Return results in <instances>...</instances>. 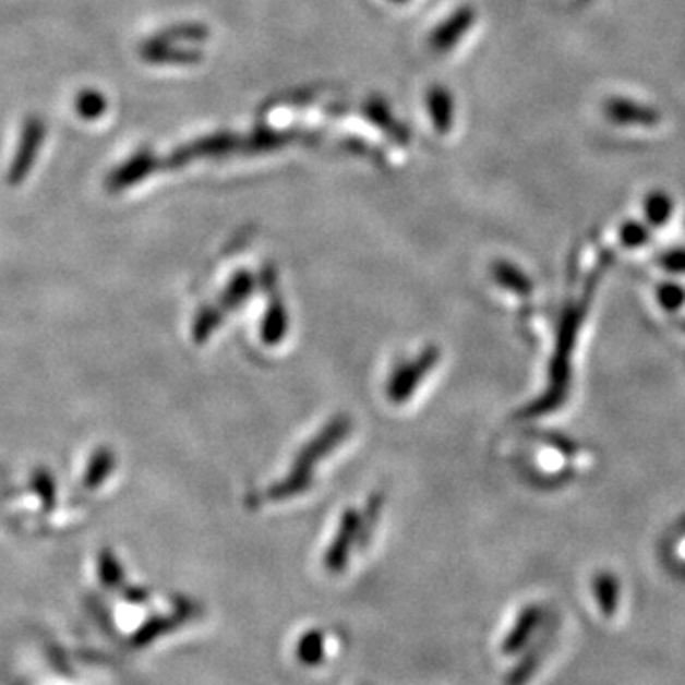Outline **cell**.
<instances>
[{
	"mask_svg": "<svg viewBox=\"0 0 685 685\" xmlns=\"http://www.w3.org/2000/svg\"><path fill=\"white\" fill-rule=\"evenodd\" d=\"M587 311V299L579 305L569 307L562 326H560L558 341H556V350L551 362L552 387L549 395L544 396L541 402L537 404L533 410L537 413L552 410L556 408L564 398H566L567 385H569V372H572V357H574L575 342H577V334L581 328L582 316Z\"/></svg>",
	"mask_w": 685,
	"mask_h": 685,
	"instance_id": "1",
	"label": "cell"
},
{
	"mask_svg": "<svg viewBox=\"0 0 685 685\" xmlns=\"http://www.w3.org/2000/svg\"><path fill=\"white\" fill-rule=\"evenodd\" d=\"M603 115L617 127L656 128L661 122V112L657 109L626 97L605 99Z\"/></svg>",
	"mask_w": 685,
	"mask_h": 685,
	"instance_id": "2",
	"label": "cell"
},
{
	"mask_svg": "<svg viewBox=\"0 0 685 685\" xmlns=\"http://www.w3.org/2000/svg\"><path fill=\"white\" fill-rule=\"evenodd\" d=\"M99 577L107 587H117L120 579H122V569H120L119 562L115 560L111 552L105 551L99 556Z\"/></svg>",
	"mask_w": 685,
	"mask_h": 685,
	"instance_id": "12",
	"label": "cell"
},
{
	"mask_svg": "<svg viewBox=\"0 0 685 685\" xmlns=\"http://www.w3.org/2000/svg\"><path fill=\"white\" fill-rule=\"evenodd\" d=\"M618 239L623 242V247L626 248L644 247V244H648L649 240L648 227L638 224V221H626V224L618 229Z\"/></svg>",
	"mask_w": 685,
	"mask_h": 685,
	"instance_id": "10",
	"label": "cell"
},
{
	"mask_svg": "<svg viewBox=\"0 0 685 685\" xmlns=\"http://www.w3.org/2000/svg\"><path fill=\"white\" fill-rule=\"evenodd\" d=\"M657 298H659V303L663 305V309L674 313L685 303V290L678 284H661L659 291H657Z\"/></svg>",
	"mask_w": 685,
	"mask_h": 685,
	"instance_id": "11",
	"label": "cell"
},
{
	"mask_svg": "<svg viewBox=\"0 0 685 685\" xmlns=\"http://www.w3.org/2000/svg\"><path fill=\"white\" fill-rule=\"evenodd\" d=\"M40 143V124H38L37 120L27 127V134L23 135V153H20V157H17V163H15L14 176L15 179H20L23 176V171H25V158L33 157L35 155V151H37V145Z\"/></svg>",
	"mask_w": 685,
	"mask_h": 685,
	"instance_id": "9",
	"label": "cell"
},
{
	"mask_svg": "<svg viewBox=\"0 0 685 685\" xmlns=\"http://www.w3.org/2000/svg\"><path fill=\"white\" fill-rule=\"evenodd\" d=\"M541 618H543V611L539 605H529L528 610L521 613L520 621L514 626L513 633L508 634L507 646L505 651L513 653L529 640V636L536 633L537 626L541 625Z\"/></svg>",
	"mask_w": 685,
	"mask_h": 685,
	"instance_id": "4",
	"label": "cell"
},
{
	"mask_svg": "<svg viewBox=\"0 0 685 685\" xmlns=\"http://www.w3.org/2000/svg\"><path fill=\"white\" fill-rule=\"evenodd\" d=\"M104 109V104H101V97L97 96V94H83V96L79 97V111L84 117H96Z\"/></svg>",
	"mask_w": 685,
	"mask_h": 685,
	"instance_id": "14",
	"label": "cell"
},
{
	"mask_svg": "<svg viewBox=\"0 0 685 685\" xmlns=\"http://www.w3.org/2000/svg\"><path fill=\"white\" fill-rule=\"evenodd\" d=\"M592 590H594L603 617H613L617 613L618 594H621L617 577L610 572H600L592 581Z\"/></svg>",
	"mask_w": 685,
	"mask_h": 685,
	"instance_id": "3",
	"label": "cell"
},
{
	"mask_svg": "<svg viewBox=\"0 0 685 685\" xmlns=\"http://www.w3.org/2000/svg\"><path fill=\"white\" fill-rule=\"evenodd\" d=\"M495 275H497V280H500L501 284H505L507 288L516 291V293H520V296L531 293V283H529L526 276L521 275L518 268L501 263V265H497V268H495Z\"/></svg>",
	"mask_w": 685,
	"mask_h": 685,
	"instance_id": "7",
	"label": "cell"
},
{
	"mask_svg": "<svg viewBox=\"0 0 685 685\" xmlns=\"http://www.w3.org/2000/svg\"><path fill=\"white\" fill-rule=\"evenodd\" d=\"M33 490L43 501V507L46 510H52L53 503H56V480L48 470L38 469L33 474Z\"/></svg>",
	"mask_w": 685,
	"mask_h": 685,
	"instance_id": "8",
	"label": "cell"
},
{
	"mask_svg": "<svg viewBox=\"0 0 685 685\" xmlns=\"http://www.w3.org/2000/svg\"><path fill=\"white\" fill-rule=\"evenodd\" d=\"M646 217L653 227H661L666 224L674 212V202L664 191H651L644 202Z\"/></svg>",
	"mask_w": 685,
	"mask_h": 685,
	"instance_id": "5",
	"label": "cell"
},
{
	"mask_svg": "<svg viewBox=\"0 0 685 685\" xmlns=\"http://www.w3.org/2000/svg\"><path fill=\"white\" fill-rule=\"evenodd\" d=\"M659 263L663 265L669 273L674 275H684L685 273V250H672L661 255Z\"/></svg>",
	"mask_w": 685,
	"mask_h": 685,
	"instance_id": "13",
	"label": "cell"
},
{
	"mask_svg": "<svg viewBox=\"0 0 685 685\" xmlns=\"http://www.w3.org/2000/svg\"><path fill=\"white\" fill-rule=\"evenodd\" d=\"M112 467H115V455L111 454V449H97L94 457L89 459L88 469L84 474V485L94 490L111 474Z\"/></svg>",
	"mask_w": 685,
	"mask_h": 685,
	"instance_id": "6",
	"label": "cell"
},
{
	"mask_svg": "<svg viewBox=\"0 0 685 685\" xmlns=\"http://www.w3.org/2000/svg\"><path fill=\"white\" fill-rule=\"evenodd\" d=\"M579 2H587V0H579Z\"/></svg>",
	"mask_w": 685,
	"mask_h": 685,
	"instance_id": "15",
	"label": "cell"
}]
</instances>
